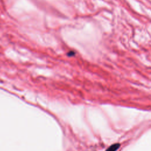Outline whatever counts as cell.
<instances>
[{"instance_id": "obj_1", "label": "cell", "mask_w": 151, "mask_h": 151, "mask_svg": "<svg viewBox=\"0 0 151 151\" xmlns=\"http://www.w3.org/2000/svg\"><path fill=\"white\" fill-rule=\"evenodd\" d=\"M120 147L119 143H115L111 145L106 151H116Z\"/></svg>"}]
</instances>
